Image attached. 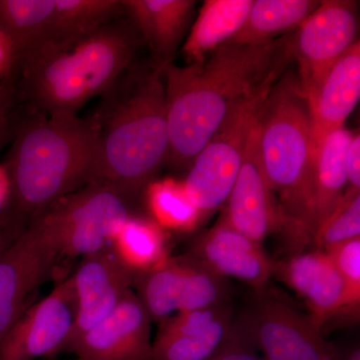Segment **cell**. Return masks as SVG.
<instances>
[{
    "instance_id": "1",
    "label": "cell",
    "mask_w": 360,
    "mask_h": 360,
    "mask_svg": "<svg viewBox=\"0 0 360 360\" xmlns=\"http://www.w3.org/2000/svg\"><path fill=\"white\" fill-rule=\"evenodd\" d=\"M290 39L262 45L229 41L202 63L163 65L167 160L175 167L191 165L234 104L276 84L292 60Z\"/></svg>"
},
{
    "instance_id": "2",
    "label": "cell",
    "mask_w": 360,
    "mask_h": 360,
    "mask_svg": "<svg viewBox=\"0 0 360 360\" xmlns=\"http://www.w3.org/2000/svg\"><path fill=\"white\" fill-rule=\"evenodd\" d=\"M97 139L94 117L32 111L23 118L6 162L11 194L0 227L16 238L52 203L92 181Z\"/></svg>"
},
{
    "instance_id": "3",
    "label": "cell",
    "mask_w": 360,
    "mask_h": 360,
    "mask_svg": "<svg viewBox=\"0 0 360 360\" xmlns=\"http://www.w3.org/2000/svg\"><path fill=\"white\" fill-rule=\"evenodd\" d=\"M163 65H132L92 116L98 131L92 181L106 182L130 198L153 181L168 158Z\"/></svg>"
},
{
    "instance_id": "4",
    "label": "cell",
    "mask_w": 360,
    "mask_h": 360,
    "mask_svg": "<svg viewBox=\"0 0 360 360\" xmlns=\"http://www.w3.org/2000/svg\"><path fill=\"white\" fill-rule=\"evenodd\" d=\"M137 47L134 23L120 18L79 39L35 45L23 58L20 99L37 112L77 115L85 103L105 94L131 68Z\"/></svg>"
},
{
    "instance_id": "5",
    "label": "cell",
    "mask_w": 360,
    "mask_h": 360,
    "mask_svg": "<svg viewBox=\"0 0 360 360\" xmlns=\"http://www.w3.org/2000/svg\"><path fill=\"white\" fill-rule=\"evenodd\" d=\"M265 179L276 195L292 255L312 240L311 115L297 75L288 71L270 89L257 122Z\"/></svg>"
},
{
    "instance_id": "6",
    "label": "cell",
    "mask_w": 360,
    "mask_h": 360,
    "mask_svg": "<svg viewBox=\"0 0 360 360\" xmlns=\"http://www.w3.org/2000/svg\"><path fill=\"white\" fill-rule=\"evenodd\" d=\"M131 200L106 182L90 181L52 203L32 220L52 239L59 258H84L110 248L132 215Z\"/></svg>"
},
{
    "instance_id": "7",
    "label": "cell",
    "mask_w": 360,
    "mask_h": 360,
    "mask_svg": "<svg viewBox=\"0 0 360 360\" xmlns=\"http://www.w3.org/2000/svg\"><path fill=\"white\" fill-rule=\"evenodd\" d=\"M274 84L234 104L219 129L191 162L184 184L203 221L226 202L260 110Z\"/></svg>"
},
{
    "instance_id": "8",
    "label": "cell",
    "mask_w": 360,
    "mask_h": 360,
    "mask_svg": "<svg viewBox=\"0 0 360 360\" xmlns=\"http://www.w3.org/2000/svg\"><path fill=\"white\" fill-rule=\"evenodd\" d=\"M134 284L151 321L161 322L181 312L229 302L226 278L193 255L167 258L155 269L136 274Z\"/></svg>"
},
{
    "instance_id": "9",
    "label": "cell",
    "mask_w": 360,
    "mask_h": 360,
    "mask_svg": "<svg viewBox=\"0 0 360 360\" xmlns=\"http://www.w3.org/2000/svg\"><path fill=\"white\" fill-rule=\"evenodd\" d=\"M238 321L264 360H338L311 317L281 300L258 295Z\"/></svg>"
},
{
    "instance_id": "10",
    "label": "cell",
    "mask_w": 360,
    "mask_h": 360,
    "mask_svg": "<svg viewBox=\"0 0 360 360\" xmlns=\"http://www.w3.org/2000/svg\"><path fill=\"white\" fill-rule=\"evenodd\" d=\"M359 2L324 0L319 2L290 37L292 58L298 65V79L307 98L314 96L331 66L359 40Z\"/></svg>"
},
{
    "instance_id": "11",
    "label": "cell",
    "mask_w": 360,
    "mask_h": 360,
    "mask_svg": "<svg viewBox=\"0 0 360 360\" xmlns=\"http://www.w3.org/2000/svg\"><path fill=\"white\" fill-rule=\"evenodd\" d=\"M59 259L58 248L37 220L0 255V340L33 304Z\"/></svg>"
},
{
    "instance_id": "12",
    "label": "cell",
    "mask_w": 360,
    "mask_h": 360,
    "mask_svg": "<svg viewBox=\"0 0 360 360\" xmlns=\"http://www.w3.org/2000/svg\"><path fill=\"white\" fill-rule=\"evenodd\" d=\"M77 309L70 276L20 315L0 340V360H35L65 352Z\"/></svg>"
},
{
    "instance_id": "13",
    "label": "cell",
    "mask_w": 360,
    "mask_h": 360,
    "mask_svg": "<svg viewBox=\"0 0 360 360\" xmlns=\"http://www.w3.org/2000/svg\"><path fill=\"white\" fill-rule=\"evenodd\" d=\"M274 276L302 298L322 331L333 319L359 315V304L352 300L340 272L323 250L290 255L276 264Z\"/></svg>"
},
{
    "instance_id": "14",
    "label": "cell",
    "mask_w": 360,
    "mask_h": 360,
    "mask_svg": "<svg viewBox=\"0 0 360 360\" xmlns=\"http://www.w3.org/2000/svg\"><path fill=\"white\" fill-rule=\"evenodd\" d=\"M225 205L222 219L255 243L262 245L271 234L283 231L281 207L262 168L257 122Z\"/></svg>"
},
{
    "instance_id": "15",
    "label": "cell",
    "mask_w": 360,
    "mask_h": 360,
    "mask_svg": "<svg viewBox=\"0 0 360 360\" xmlns=\"http://www.w3.org/2000/svg\"><path fill=\"white\" fill-rule=\"evenodd\" d=\"M70 277L77 309L65 352L120 304L131 290L135 274L122 264L110 246L82 258Z\"/></svg>"
},
{
    "instance_id": "16",
    "label": "cell",
    "mask_w": 360,
    "mask_h": 360,
    "mask_svg": "<svg viewBox=\"0 0 360 360\" xmlns=\"http://www.w3.org/2000/svg\"><path fill=\"white\" fill-rule=\"evenodd\" d=\"M150 321L146 307L131 290L70 352L77 360H150Z\"/></svg>"
},
{
    "instance_id": "17",
    "label": "cell",
    "mask_w": 360,
    "mask_h": 360,
    "mask_svg": "<svg viewBox=\"0 0 360 360\" xmlns=\"http://www.w3.org/2000/svg\"><path fill=\"white\" fill-rule=\"evenodd\" d=\"M234 321L229 302L175 314L160 322L150 360H208L226 340Z\"/></svg>"
},
{
    "instance_id": "18",
    "label": "cell",
    "mask_w": 360,
    "mask_h": 360,
    "mask_svg": "<svg viewBox=\"0 0 360 360\" xmlns=\"http://www.w3.org/2000/svg\"><path fill=\"white\" fill-rule=\"evenodd\" d=\"M191 255L219 276L238 279L258 292L266 288L276 269V262L260 243L246 238L222 219L198 240Z\"/></svg>"
},
{
    "instance_id": "19",
    "label": "cell",
    "mask_w": 360,
    "mask_h": 360,
    "mask_svg": "<svg viewBox=\"0 0 360 360\" xmlns=\"http://www.w3.org/2000/svg\"><path fill=\"white\" fill-rule=\"evenodd\" d=\"M360 98V44L356 42L331 66L314 96L307 98L311 115L312 158L324 139L342 129Z\"/></svg>"
},
{
    "instance_id": "20",
    "label": "cell",
    "mask_w": 360,
    "mask_h": 360,
    "mask_svg": "<svg viewBox=\"0 0 360 360\" xmlns=\"http://www.w3.org/2000/svg\"><path fill=\"white\" fill-rule=\"evenodd\" d=\"M137 32L155 53L156 63H172L193 20V0H122Z\"/></svg>"
},
{
    "instance_id": "21",
    "label": "cell",
    "mask_w": 360,
    "mask_h": 360,
    "mask_svg": "<svg viewBox=\"0 0 360 360\" xmlns=\"http://www.w3.org/2000/svg\"><path fill=\"white\" fill-rule=\"evenodd\" d=\"M255 0H207L191 27L182 53L187 65L200 63L233 39L245 25Z\"/></svg>"
},
{
    "instance_id": "22",
    "label": "cell",
    "mask_w": 360,
    "mask_h": 360,
    "mask_svg": "<svg viewBox=\"0 0 360 360\" xmlns=\"http://www.w3.org/2000/svg\"><path fill=\"white\" fill-rule=\"evenodd\" d=\"M354 132L345 127L328 135L314 158L312 236L338 205L347 188V149Z\"/></svg>"
},
{
    "instance_id": "23",
    "label": "cell",
    "mask_w": 360,
    "mask_h": 360,
    "mask_svg": "<svg viewBox=\"0 0 360 360\" xmlns=\"http://www.w3.org/2000/svg\"><path fill=\"white\" fill-rule=\"evenodd\" d=\"M315 0H257L238 34L229 41L238 45H262L297 30L314 13Z\"/></svg>"
},
{
    "instance_id": "24",
    "label": "cell",
    "mask_w": 360,
    "mask_h": 360,
    "mask_svg": "<svg viewBox=\"0 0 360 360\" xmlns=\"http://www.w3.org/2000/svg\"><path fill=\"white\" fill-rule=\"evenodd\" d=\"M110 248L135 276L155 269L169 258L165 229L153 219L134 215L116 233Z\"/></svg>"
},
{
    "instance_id": "25",
    "label": "cell",
    "mask_w": 360,
    "mask_h": 360,
    "mask_svg": "<svg viewBox=\"0 0 360 360\" xmlns=\"http://www.w3.org/2000/svg\"><path fill=\"white\" fill-rule=\"evenodd\" d=\"M124 13L122 0H54L53 15L44 42L61 44L79 39Z\"/></svg>"
},
{
    "instance_id": "26",
    "label": "cell",
    "mask_w": 360,
    "mask_h": 360,
    "mask_svg": "<svg viewBox=\"0 0 360 360\" xmlns=\"http://www.w3.org/2000/svg\"><path fill=\"white\" fill-rule=\"evenodd\" d=\"M144 193L151 219L165 231L191 232L202 224L201 213L189 198L184 180H153Z\"/></svg>"
},
{
    "instance_id": "27",
    "label": "cell",
    "mask_w": 360,
    "mask_h": 360,
    "mask_svg": "<svg viewBox=\"0 0 360 360\" xmlns=\"http://www.w3.org/2000/svg\"><path fill=\"white\" fill-rule=\"evenodd\" d=\"M54 0H0V30L26 52L46 37Z\"/></svg>"
},
{
    "instance_id": "28",
    "label": "cell",
    "mask_w": 360,
    "mask_h": 360,
    "mask_svg": "<svg viewBox=\"0 0 360 360\" xmlns=\"http://www.w3.org/2000/svg\"><path fill=\"white\" fill-rule=\"evenodd\" d=\"M360 238V191L347 187L330 214L317 227L311 243L324 250L342 241Z\"/></svg>"
},
{
    "instance_id": "29",
    "label": "cell",
    "mask_w": 360,
    "mask_h": 360,
    "mask_svg": "<svg viewBox=\"0 0 360 360\" xmlns=\"http://www.w3.org/2000/svg\"><path fill=\"white\" fill-rule=\"evenodd\" d=\"M323 251L340 272L352 300L360 304V238L336 243Z\"/></svg>"
},
{
    "instance_id": "30",
    "label": "cell",
    "mask_w": 360,
    "mask_h": 360,
    "mask_svg": "<svg viewBox=\"0 0 360 360\" xmlns=\"http://www.w3.org/2000/svg\"><path fill=\"white\" fill-rule=\"evenodd\" d=\"M208 360H264L236 317L231 333Z\"/></svg>"
},
{
    "instance_id": "31",
    "label": "cell",
    "mask_w": 360,
    "mask_h": 360,
    "mask_svg": "<svg viewBox=\"0 0 360 360\" xmlns=\"http://www.w3.org/2000/svg\"><path fill=\"white\" fill-rule=\"evenodd\" d=\"M25 51L18 42L0 30V82L18 80Z\"/></svg>"
},
{
    "instance_id": "32",
    "label": "cell",
    "mask_w": 360,
    "mask_h": 360,
    "mask_svg": "<svg viewBox=\"0 0 360 360\" xmlns=\"http://www.w3.org/2000/svg\"><path fill=\"white\" fill-rule=\"evenodd\" d=\"M18 99V80L0 82V148L11 132V115Z\"/></svg>"
},
{
    "instance_id": "33",
    "label": "cell",
    "mask_w": 360,
    "mask_h": 360,
    "mask_svg": "<svg viewBox=\"0 0 360 360\" xmlns=\"http://www.w3.org/2000/svg\"><path fill=\"white\" fill-rule=\"evenodd\" d=\"M347 187L360 191V135H354L347 149Z\"/></svg>"
},
{
    "instance_id": "34",
    "label": "cell",
    "mask_w": 360,
    "mask_h": 360,
    "mask_svg": "<svg viewBox=\"0 0 360 360\" xmlns=\"http://www.w3.org/2000/svg\"><path fill=\"white\" fill-rule=\"evenodd\" d=\"M11 194V180L6 162L0 163V213L4 212Z\"/></svg>"
},
{
    "instance_id": "35",
    "label": "cell",
    "mask_w": 360,
    "mask_h": 360,
    "mask_svg": "<svg viewBox=\"0 0 360 360\" xmlns=\"http://www.w3.org/2000/svg\"><path fill=\"white\" fill-rule=\"evenodd\" d=\"M338 360H360V348L357 347H350L345 352H338Z\"/></svg>"
},
{
    "instance_id": "36",
    "label": "cell",
    "mask_w": 360,
    "mask_h": 360,
    "mask_svg": "<svg viewBox=\"0 0 360 360\" xmlns=\"http://www.w3.org/2000/svg\"><path fill=\"white\" fill-rule=\"evenodd\" d=\"M14 239L15 238H13L8 232L0 227V255L8 248V245L13 243Z\"/></svg>"
}]
</instances>
